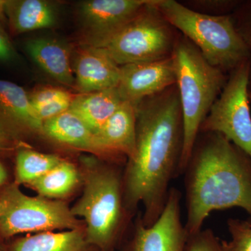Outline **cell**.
Segmentation results:
<instances>
[{
    "mask_svg": "<svg viewBox=\"0 0 251 251\" xmlns=\"http://www.w3.org/2000/svg\"><path fill=\"white\" fill-rule=\"evenodd\" d=\"M184 126L176 85L142 100L136 108V150L122 175L124 202L132 214L142 203L145 226L166 206L171 181L180 174Z\"/></svg>",
    "mask_w": 251,
    "mask_h": 251,
    "instance_id": "6da1fadb",
    "label": "cell"
},
{
    "mask_svg": "<svg viewBox=\"0 0 251 251\" xmlns=\"http://www.w3.org/2000/svg\"><path fill=\"white\" fill-rule=\"evenodd\" d=\"M182 175L188 235L213 211L241 208L251 221V158L224 135L200 132Z\"/></svg>",
    "mask_w": 251,
    "mask_h": 251,
    "instance_id": "7a4b0ae2",
    "label": "cell"
},
{
    "mask_svg": "<svg viewBox=\"0 0 251 251\" xmlns=\"http://www.w3.org/2000/svg\"><path fill=\"white\" fill-rule=\"evenodd\" d=\"M184 126L180 164L183 172L197 140L201 125L224 90L228 75L211 65L201 51L179 33L172 54Z\"/></svg>",
    "mask_w": 251,
    "mask_h": 251,
    "instance_id": "3957f363",
    "label": "cell"
},
{
    "mask_svg": "<svg viewBox=\"0 0 251 251\" xmlns=\"http://www.w3.org/2000/svg\"><path fill=\"white\" fill-rule=\"evenodd\" d=\"M71 211L82 219L89 244L100 251H114L130 214L124 202L121 175L110 166L87 172L82 196Z\"/></svg>",
    "mask_w": 251,
    "mask_h": 251,
    "instance_id": "277c9868",
    "label": "cell"
},
{
    "mask_svg": "<svg viewBox=\"0 0 251 251\" xmlns=\"http://www.w3.org/2000/svg\"><path fill=\"white\" fill-rule=\"evenodd\" d=\"M156 5L172 25L214 67L229 74L251 59V52L234 27L231 15L201 14L175 0H157Z\"/></svg>",
    "mask_w": 251,
    "mask_h": 251,
    "instance_id": "5b68a950",
    "label": "cell"
},
{
    "mask_svg": "<svg viewBox=\"0 0 251 251\" xmlns=\"http://www.w3.org/2000/svg\"><path fill=\"white\" fill-rule=\"evenodd\" d=\"M149 0L103 49L117 65L170 58L179 32Z\"/></svg>",
    "mask_w": 251,
    "mask_h": 251,
    "instance_id": "8992f818",
    "label": "cell"
},
{
    "mask_svg": "<svg viewBox=\"0 0 251 251\" xmlns=\"http://www.w3.org/2000/svg\"><path fill=\"white\" fill-rule=\"evenodd\" d=\"M82 227H85L84 223L73 215L70 208L62 201L27 196L15 182L0 193V236L2 239L20 234Z\"/></svg>",
    "mask_w": 251,
    "mask_h": 251,
    "instance_id": "52a82bcc",
    "label": "cell"
},
{
    "mask_svg": "<svg viewBox=\"0 0 251 251\" xmlns=\"http://www.w3.org/2000/svg\"><path fill=\"white\" fill-rule=\"evenodd\" d=\"M251 59L229 73L224 90L204 119L200 132L224 135L251 158L249 82Z\"/></svg>",
    "mask_w": 251,
    "mask_h": 251,
    "instance_id": "ba28073f",
    "label": "cell"
},
{
    "mask_svg": "<svg viewBox=\"0 0 251 251\" xmlns=\"http://www.w3.org/2000/svg\"><path fill=\"white\" fill-rule=\"evenodd\" d=\"M149 0H87L77 8L82 45L103 48Z\"/></svg>",
    "mask_w": 251,
    "mask_h": 251,
    "instance_id": "9c48e42d",
    "label": "cell"
},
{
    "mask_svg": "<svg viewBox=\"0 0 251 251\" xmlns=\"http://www.w3.org/2000/svg\"><path fill=\"white\" fill-rule=\"evenodd\" d=\"M181 193L171 188L166 206L151 226L138 216L133 237L125 251H184L188 234L181 221Z\"/></svg>",
    "mask_w": 251,
    "mask_h": 251,
    "instance_id": "30bf717a",
    "label": "cell"
},
{
    "mask_svg": "<svg viewBox=\"0 0 251 251\" xmlns=\"http://www.w3.org/2000/svg\"><path fill=\"white\" fill-rule=\"evenodd\" d=\"M117 90L125 102L138 106L148 97L161 93L176 84L172 57L151 62L121 66Z\"/></svg>",
    "mask_w": 251,
    "mask_h": 251,
    "instance_id": "8fae6325",
    "label": "cell"
},
{
    "mask_svg": "<svg viewBox=\"0 0 251 251\" xmlns=\"http://www.w3.org/2000/svg\"><path fill=\"white\" fill-rule=\"evenodd\" d=\"M73 58L75 88L80 94L117 88L121 69L103 48L79 44Z\"/></svg>",
    "mask_w": 251,
    "mask_h": 251,
    "instance_id": "7c38bea8",
    "label": "cell"
},
{
    "mask_svg": "<svg viewBox=\"0 0 251 251\" xmlns=\"http://www.w3.org/2000/svg\"><path fill=\"white\" fill-rule=\"evenodd\" d=\"M136 106L123 102L97 133L107 158L127 160L136 150Z\"/></svg>",
    "mask_w": 251,
    "mask_h": 251,
    "instance_id": "4fadbf2b",
    "label": "cell"
},
{
    "mask_svg": "<svg viewBox=\"0 0 251 251\" xmlns=\"http://www.w3.org/2000/svg\"><path fill=\"white\" fill-rule=\"evenodd\" d=\"M42 134L60 145L107 158L97 135L70 110L44 122Z\"/></svg>",
    "mask_w": 251,
    "mask_h": 251,
    "instance_id": "5bb4252c",
    "label": "cell"
},
{
    "mask_svg": "<svg viewBox=\"0 0 251 251\" xmlns=\"http://www.w3.org/2000/svg\"><path fill=\"white\" fill-rule=\"evenodd\" d=\"M4 126L42 134L43 123L38 118L27 92L14 82L0 79V128L4 130Z\"/></svg>",
    "mask_w": 251,
    "mask_h": 251,
    "instance_id": "9a60e30c",
    "label": "cell"
},
{
    "mask_svg": "<svg viewBox=\"0 0 251 251\" xmlns=\"http://www.w3.org/2000/svg\"><path fill=\"white\" fill-rule=\"evenodd\" d=\"M28 54L54 80L75 88L72 51L66 43L52 38H36L27 41Z\"/></svg>",
    "mask_w": 251,
    "mask_h": 251,
    "instance_id": "2e32d148",
    "label": "cell"
},
{
    "mask_svg": "<svg viewBox=\"0 0 251 251\" xmlns=\"http://www.w3.org/2000/svg\"><path fill=\"white\" fill-rule=\"evenodd\" d=\"M6 16L14 34L51 28L57 21L55 7L44 0L6 1Z\"/></svg>",
    "mask_w": 251,
    "mask_h": 251,
    "instance_id": "e0dca14e",
    "label": "cell"
},
{
    "mask_svg": "<svg viewBox=\"0 0 251 251\" xmlns=\"http://www.w3.org/2000/svg\"><path fill=\"white\" fill-rule=\"evenodd\" d=\"M117 88L76 94L69 110L97 134L123 103Z\"/></svg>",
    "mask_w": 251,
    "mask_h": 251,
    "instance_id": "ac0fdd59",
    "label": "cell"
},
{
    "mask_svg": "<svg viewBox=\"0 0 251 251\" xmlns=\"http://www.w3.org/2000/svg\"><path fill=\"white\" fill-rule=\"evenodd\" d=\"M8 248L9 251H100L87 242L85 227L29 234Z\"/></svg>",
    "mask_w": 251,
    "mask_h": 251,
    "instance_id": "d6986e66",
    "label": "cell"
},
{
    "mask_svg": "<svg viewBox=\"0 0 251 251\" xmlns=\"http://www.w3.org/2000/svg\"><path fill=\"white\" fill-rule=\"evenodd\" d=\"M80 179V173L75 165L64 160L53 169L27 186L41 197L60 201L76 188Z\"/></svg>",
    "mask_w": 251,
    "mask_h": 251,
    "instance_id": "ffe728a7",
    "label": "cell"
},
{
    "mask_svg": "<svg viewBox=\"0 0 251 251\" xmlns=\"http://www.w3.org/2000/svg\"><path fill=\"white\" fill-rule=\"evenodd\" d=\"M63 161L57 155L23 149L18 151L16 156L15 183L27 186L44 176Z\"/></svg>",
    "mask_w": 251,
    "mask_h": 251,
    "instance_id": "44dd1931",
    "label": "cell"
},
{
    "mask_svg": "<svg viewBox=\"0 0 251 251\" xmlns=\"http://www.w3.org/2000/svg\"><path fill=\"white\" fill-rule=\"evenodd\" d=\"M184 251H233L229 242L223 240L211 229L188 235Z\"/></svg>",
    "mask_w": 251,
    "mask_h": 251,
    "instance_id": "7402d4cb",
    "label": "cell"
},
{
    "mask_svg": "<svg viewBox=\"0 0 251 251\" xmlns=\"http://www.w3.org/2000/svg\"><path fill=\"white\" fill-rule=\"evenodd\" d=\"M188 9L209 16H228L234 12L241 0H186L179 1Z\"/></svg>",
    "mask_w": 251,
    "mask_h": 251,
    "instance_id": "603a6c76",
    "label": "cell"
},
{
    "mask_svg": "<svg viewBox=\"0 0 251 251\" xmlns=\"http://www.w3.org/2000/svg\"><path fill=\"white\" fill-rule=\"evenodd\" d=\"M227 226L230 234L229 243L232 251H251V221L229 219Z\"/></svg>",
    "mask_w": 251,
    "mask_h": 251,
    "instance_id": "cb8c5ba5",
    "label": "cell"
},
{
    "mask_svg": "<svg viewBox=\"0 0 251 251\" xmlns=\"http://www.w3.org/2000/svg\"><path fill=\"white\" fill-rule=\"evenodd\" d=\"M231 16L237 32L251 52V0H241Z\"/></svg>",
    "mask_w": 251,
    "mask_h": 251,
    "instance_id": "d4e9b609",
    "label": "cell"
},
{
    "mask_svg": "<svg viewBox=\"0 0 251 251\" xmlns=\"http://www.w3.org/2000/svg\"><path fill=\"white\" fill-rule=\"evenodd\" d=\"M76 94L69 92L64 97L55 99L49 103L39 105L34 108L38 118L43 124L50 119L60 115L63 112L67 111L71 108L73 100Z\"/></svg>",
    "mask_w": 251,
    "mask_h": 251,
    "instance_id": "484cf974",
    "label": "cell"
},
{
    "mask_svg": "<svg viewBox=\"0 0 251 251\" xmlns=\"http://www.w3.org/2000/svg\"><path fill=\"white\" fill-rule=\"evenodd\" d=\"M69 92L60 87L43 86V87H37L30 94H28V95L33 108H35L64 97Z\"/></svg>",
    "mask_w": 251,
    "mask_h": 251,
    "instance_id": "4316f807",
    "label": "cell"
},
{
    "mask_svg": "<svg viewBox=\"0 0 251 251\" xmlns=\"http://www.w3.org/2000/svg\"><path fill=\"white\" fill-rule=\"evenodd\" d=\"M16 52L4 28L0 27V62H11L16 59Z\"/></svg>",
    "mask_w": 251,
    "mask_h": 251,
    "instance_id": "83f0119b",
    "label": "cell"
},
{
    "mask_svg": "<svg viewBox=\"0 0 251 251\" xmlns=\"http://www.w3.org/2000/svg\"><path fill=\"white\" fill-rule=\"evenodd\" d=\"M14 145V142L10 138L9 134L0 128V150H11Z\"/></svg>",
    "mask_w": 251,
    "mask_h": 251,
    "instance_id": "f1b7e54d",
    "label": "cell"
},
{
    "mask_svg": "<svg viewBox=\"0 0 251 251\" xmlns=\"http://www.w3.org/2000/svg\"><path fill=\"white\" fill-rule=\"evenodd\" d=\"M6 16V1L0 0V27L4 28V25L7 24Z\"/></svg>",
    "mask_w": 251,
    "mask_h": 251,
    "instance_id": "f546056e",
    "label": "cell"
},
{
    "mask_svg": "<svg viewBox=\"0 0 251 251\" xmlns=\"http://www.w3.org/2000/svg\"><path fill=\"white\" fill-rule=\"evenodd\" d=\"M6 179H7V173H6L4 167L0 163V187L4 184Z\"/></svg>",
    "mask_w": 251,
    "mask_h": 251,
    "instance_id": "4dcf8cb0",
    "label": "cell"
},
{
    "mask_svg": "<svg viewBox=\"0 0 251 251\" xmlns=\"http://www.w3.org/2000/svg\"><path fill=\"white\" fill-rule=\"evenodd\" d=\"M1 239L2 238L0 236V251H9V248L5 245Z\"/></svg>",
    "mask_w": 251,
    "mask_h": 251,
    "instance_id": "1f68e13d",
    "label": "cell"
},
{
    "mask_svg": "<svg viewBox=\"0 0 251 251\" xmlns=\"http://www.w3.org/2000/svg\"><path fill=\"white\" fill-rule=\"evenodd\" d=\"M249 93L251 94V65L250 75H249Z\"/></svg>",
    "mask_w": 251,
    "mask_h": 251,
    "instance_id": "d6a6232c",
    "label": "cell"
},
{
    "mask_svg": "<svg viewBox=\"0 0 251 251\" xmlns=\"http://www.w3.org/2000/svg\"><path fill=\"white\" fill-rule=\"evenodd\" d=\"M249 99H250V101L251 102V94L249 93Z\"/></svg>",
    "mask_w": 251,
    "mask_h": 251,
    "instance_id": "836d02e7",
    "label": "cell"
},
{
    "mask_svg": "<svg viewBox=\"0 0 251 251\" xmlns=\"http://www.w3.org/2000/svg\"></svg>",
    "mask_w": 251,
    "mask_h": 251,
    "instance_id": "e575fe53",
    "label": "cell"
}]
</instances>
